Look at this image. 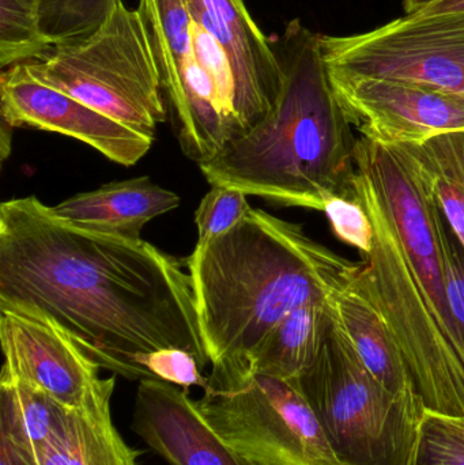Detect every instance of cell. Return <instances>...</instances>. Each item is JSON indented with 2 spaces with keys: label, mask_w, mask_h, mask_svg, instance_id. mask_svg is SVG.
Instances as JSON below:
<instances>
[{
  "label": "cell",
  "mask_w": 464,
  "mask_h": 465,
  "mask_svg": "<svg viewBox=\"0 0 464 465\" xmlns=\"http://www.w3.org/2000/svg\"><path fill=\"white\" fill-rule=\"evenodd\" d=\"M0 436L25 465H37L44 450L64 431L65 411L45 393L2 371Z\"/></svg>",
  "instance_id": "cell-17"
},
{
  "label": "cell",
  "mask_w": 464,
  "mask_h": 465,
  "mask_svg": "<svg viewBox=\"0 0 464 465\" xmlns=\"http://www.w3.org/2000/svg\"><path fill=\"white\" fill-rule=\"evenodd\" d=\"M185 260L142 240L63 223L35 196L0 206V309L59 325L114 376L154 380L138 363L163 349L210 361Z\"/></svg>",
  "instance_id": "cell-1"
},
{
  "label": "cell",
  "mask_w": 464,
  "mask_h": 465,
  "mask_svg": "<svg viewBox=\"0 0 464 465\" xmlns=\"http://www.w3.org/2000/svg\"><path fill=\"white\" fill-rule=\"evenodd\" d=\"M272 45L285 73L277 104L199 168L212 187L323 212L334 198H353L357 138L332 87L321 35L296 19Z\"/></svg>",
  "instance_id": "cell-2"
},
{
  "label": "cell",
  "mask_w": 464,
  "mask_h": 465,
  "mask_svg": "<svg viewBox=\"0 0 464 465\" xmlns=\"http://www.w3.org/2000/svg\"><path fill=\"white\" fill-rule=\"evenodd\" d=\"M193 21L209 33L231 63L245 114L255 128L271 112L285 73L271 41L242 0H185Z\"/></svg>",
  "instance_id": "cell-13"
},
{
  "label": "cell",
  "mask_w": 464,
  "mask_h": 465,
  "mask_svg": "<svg viewBox=\"0 0 464 465\" xmlns=\"http://www.w3.org/2000/svg\"><path fill=\"white\" fill-rule=\"evenodd\" d=\"M410 465H464V417L425 409Z\"/></svg>",
  "instance_id": "cell-23"
},
{
  "label": "cell",
  "mask_w": 464,
  "mask_h": 465,
  "mask_svg": "<svg viewBox=\"0 0 464 465\" xmlns=\"http://www.w3.org/2000/svg\"><path fill=\"white\" fill-rule=\"evenodd\" d=\"M138 363L152 374L153 379L176 385L187 392L191 387L204 390L209 384V376H203L196 358L185 350H158L141 355Z\"/></svg>",
  "instance_id": "cell-26"
},
{
  "label": "cell",
  "mask_w": 464,
  "mask_h": 465,
  "mask_svg": "<svg viewBox=\"0 0 464 465\" xmlns=\"http://www.w3.org/2000/svg\"><path fill=\"white\" fill-rule=\"evenodd\" d=\"M131 429L168 465H253L214 430L187 391L161 380L139 382Z\"/></svg>",
  "instance_id": "cell-12"
},
{
  "label": "cell",
  "mask_w": 464,
  "mask_h": 465,
  "mask_svg": "<svg viewBox=\"0 0 464 465\" xmlns=\"http://www.w3.org/2000/svg\"><path fill=\"white\" fill-rule=\"evenodd\" d=\"M330 68L419 84L464 103V11L411 14L370 32L321 35Z\"/></svg>",
  "instance_id": "cell-8"
},
{
  "label": "cell",
  "mask_w": 464,
  "mask_h": 465,
  "mask_svg": "<svg viewBox=\"0 0 464 465\" xmlns=\"http://www.w3.org/2000/svg\"><path fill=\"white\" fill-rule=\"evenodd\" d=\"M330 306L360 360L387 390L392 393L414 390L400 347L386 322L353 284L341 290Z\"/></svg>",
  "instance_id": "cell-15"
},
{
  "label": "cell",
  "mask_w": 464,
  "mask_h": 465,
  "mask_svg": "<svg viewBox=\"0 0 464 465\" xmlns=\"http://www.w3.org/2000/svg\"><path fill=\"white\" fill-rule=\"evenodd\" d=\"M21 465H25V464H24V463H22V461H21Z\"/></svg>",
  "instance_id": "cell-32"
},
{
  "label": "cell",
  "mask_w": 464,
  "mask_h": 465,
  "mask_svg": "<svg viewBox=\"0 0 464 465\" xmlns=\"http://www.w3.org/2000/svg\"><path fill=\"white\" fill-rule=\"evenodd\" d=\"M179 206L177 193L143 176L108 183L71 196L49 210L57 220L84 231L141 240L142 229L150 221Z\"/></svg>",
  "instance_id": "cell-14"
},
{
  "label": "cell",
  "mask_w": 464,
  "mask_h": 465,
  "mask_svg": "<svg viewBox=\"0 0 464 465\" xmlns=\"http://www.w3.org/2000/svg\"><path fill=\"white\" fill-rule=\"evenodd\" d=\"M114 376L103 379L84 406L65 411L70 465H136L138 453L125 444L112 420Z\"/></svg>",
  "instance_id": "cell-18"
},
{
  "label": "cell",
  "mask_w": 464,
  "mask_h": 465,
  "mask_svg": "<svg viewBox=\"0 0 464 465\" xmlns=\"http://www.w3.org/2000/svg\"><path fill=\"white\" fill-rule=\"evenodd\" d=\"M122 0H35L38 35L45 45L84 40L97 32Z\"/></svg>",
  "instance_id": "cell-21"
},
{
  "label": "cell",
  "mask_w": 464,
  "mask_h": 465,
  "mask_svg": "<svg viewBox=\"0 0 464 465\" xmlns=\"http://www.w3.org/2000/svg\"><path fill=\"white\" fill-rule=\"evenodd\" d=\"M48 46L38 35L35 0H0V65L3 70L40 56Z\"/></svg>",
  "instance_id": "cell-22"
},
{
  "label": "cell",
  "mask_w": 464,
  "mask_h": 465,
  "mask_svg": "<svg viewBox=\"0 0 464 465\" xmlns=\"http://www.w3.org/2000/svg\"><path fill=\"white\" fill-rule=\"evenodd\" d=\"M332 322L330 303L301 306L267 333L248 362L261 373L299 379L321 355Z\"/></svg>",
  "instance_id": "cell-16"
},
{
  "label": "cell",
  "mask_w": 464,
  "mask_h": 465,
  "mask_svg": "<svg viewBox=\"0 0 464 465\" xmlns=\"http://www.w3.org/2000/svg\"><path fill=\"white\" fill-rule=\"evenodd\" d=\"M185 265L212 365L250 360L281 320L331 302L360 268L301 225L259 209L221 237L196 243Z\"/></svg>",
  "instance_id": "cell-3"
},
{
  "label": "cell",
  "mask_w": 464,
  "mask_h": 465,
  "mask_svg": "<svg viewBox=\"0 0 464 465\" xmlns=\"http://www.w3.org/2000/svg\"><path fill=\"white\" fill-rule=\"evenodd\" d=\"M247 193L236 188L214 185L204 195L195 213L198 242L221 237L234 228L245 215L250 214L251 204Z\"/></svg>",
  "instance_id": "cell-24"
},
{
  "label": "cell",
  "mask_w": 464,
  "mask_h": 465,
  "mask_svg": "<svg viewBox=\"0 0 464 465\" xmlns=\"http://www.w3.org/2000/svg\"><path fill=\"white\" fill-rule=\"evenodd\" d=\"M196 401L207 422L253 465H345L293 380L256 371L248 361L212 363Z\"/></svg>",
  "instance_id": "cell-7"
},
{
  "label": "cell",
  "mask_w": 464,
  "mask_h": 465,
  "mask_svg": "<svg viewBox=\"0 0 464 465\" xmlns=\"http://www.w3.org/2000/svg\"><path fill=\"white\" fill-rule=\"evenodd\" d=\"M0 465H21L18 455L5 437L0 436Z\"/></svg>",
  "instance_id": "cell-30"
},
{
  "label": "cell",
  "mask_w": 464,
  "mask_h": 465,
  "mask_svg": "<svg viewBox=\"0 0 464 465\" xmlns=\"http://www.w3.org/2000/svg\"><path fill=\"white\" fill-rule=\"evenodd\" d=\"M37 465H70L68 464L67 447H65L64 431L52 441V444L44 450L38 459Z\"/></svg>",
  "instance_id": "cell-28"
},
{
  "label": "cell",
  "mask_w": 464,
  "mask_h": 465,
  "mask_svg": "<svg viewBox=\"0 0 464 465\" xmlns=\"http://www.w3.org/2000/svg\"><path fill=\"white\" fill-rule=\"evenodd\" d=\"M0 114L2 122L11 128H33L78 139L123 166L135 165L154 142L37 81L25 63L2 71Z\"/></svg>",
  "instance_id": "cell-10"
},
{
  "label": "cell",
  "mask_w": 464,
  "mask_h": 465,
  "mask_svg": "<svg viewBox=\"0 0 464 465\" xmlns=\"http://www.w3.org/2000/svg\"><path fill=\"white\" fill-rule=\"evenodd\" d=\"M438 2H440V0H403L402 5L405 15H411V14L421 13L425 8Z\"/></svg>",
  "instance_id": "cell-31"
},
{
  "label": "cell",
  "mask_w": 464,
  "mask_h": 465,
  "mask_svg": "<svg viewBox=\"0 0 464 465\" xmlns=\"http://www.w3.org/2000/svg\"><path fill=\"white\" fill-rule=\"evenodd\" d=\"M330 221L332 232L342 242L359 249L362 256L370 253L373 248V223L356 196L334 198L323 210Z\"/></svg>",
  "instance_id": "cell-25"
},
{
  "label": "cell",
  "mask_w": 464,
  "mask_h": 465,
  "mask_svg": "<svg viewBox=\"0 0 464 465\" xmlns=\"http://www.w3.org/2000/svg\"><path fill=\"white\" fill-rule=\"evenodd\" d=\"M139 11L165 86L193 54V16L185 0H139Z\"/></svg>",
  "instance_id": "cell-20"
},
{
  "label": "cell",
  "mask_w": 464,
  "mask_h": 465,
  "mask_svg": "<svg viewBox=\"0 0 464 465\" xmlns=\"http://www.w3.org/2000/svg\"><path fill=\"white\" fill-rule=\"evenodd\" d=\"M394 147L410 161L464 248V131Z\"/></svg>",
  "instance_id": "cell-19"
},
{
  "label": "cell",
  "mask_w": 464,
  "mask_h": 465,
  "mask_svg": "<svg viewBox=\"0 0 464 465\" xmlns=\"http://www.w3.org/2000/svg\"><path fill=\"white\" fill-rule=\"evenodd\" d=\"M327 68L351 124L373 141L397 146L464 131L462 101L408 82Z\"/></svg>",
  "instance_id": "cell-9"
},
{
  "label": "cell",
  "mask_w": 464,
  "mask_h": 465,
  "mask_svg": "<svg viewBox=\"0 0 464 465\" xmlns=\"http://www.w3.org/2000/svg\"><path fill=\"white\" fill-rule=\"evenodd\" d=\"M293 381L341 463L410 465L425 412L422 399L416 390H387L335 320L316 362Z\"/></svg>",
  "instance_id": "cell-5"
},
{
  "label": "cell",
  "mask_w": 464,
  "mask_h": 465,
  "mask_svg": "<svg viewBox=\"0 0 464 465\" xmlns=\"http://www.w3.org/2000/svg\"><path fill=\"white\" fill-rule=\"evenodd\" d=\"M2 371L65 410L84 406L100 385V365L59 325L38 314L0 309Z\"/></svg>",
  "instance_id": "cell-11"
},
{
  "label": "cell",
  "mask_w": 464,
  "mask_h": 465,
  "mask_svg": "<svg viewBox=\"0 0 464 465\" xmlns=\"http://www.w3.org/2000/svg\"><path fill=\"white\" fill-rule=\"evenodd\" d=\"M462 11H464V0H440L419 14L435 15V14L462 13Z\"/></svg>",
  "instance_id": "cell-29"
},
{
  "label": "cell",
  "mask_w": 464,
  "mask_h": 465,
  "mask_svg": "<svg viewBox=\"0 0 464 465\" xmlns=\"http://www.w3.org/2000/svg\"><path fill=\"white\" fill-rule=\"evenodd\" d=\"M443 262L447 303L464 344V248L449 223L444 228Z\"/></svg>",
  "instance_id": "cell-27"
},
{
  "label": "cell",
  "mask_w": 464,
  "mask_h": 465,
  "mask_svg": "<svg viewBox=\"0 0 464 465\" xmlns=\"http://www.w3.org/2000/svg\"><path fill=\"white\" fill-rule=\"evenodd\" d=\"M25 65L37 81L149 138L168 117L143 15L123 2L89 37L49 46Z\"/></svg>",
  "instance_id": "cell-6"
},
{
  "label": "cell",
  "mask_w": 464,
  "mask_h": 465,
  "mask_svg": "<svg viewBox=\"0 0 464 465\" xmlns=\"http://www.w3.org/2000/svg\"><path fill=\"white\" fill-rule=\"evenodd\" d=\"M353 196L367 210L375 238L351 284L386 322L425 409L464 417V344L451 313L411 267L375 193L356 169Z\"/></svg>",
  "instance_id": "cell-4"
}]
</instances>
